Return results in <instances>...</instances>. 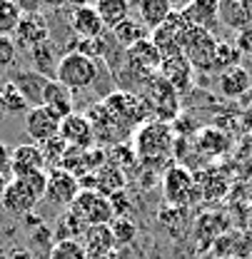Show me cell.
<instances>
[{"label":"cell","mask_w":252,"mask_h":259,"mask_svg":"<svg viewBox=\"0 0 252 259\" xmlns=\"http://www.w3.org/2000/svg\"><path fill=\"white\" fill-rule=\"evenodd\" d=\"M135 147V155L142 167L153 169V172H162L170 167V160L175 155V132L172 125L160 122V120H150L142 127H137L135 140H130Z\"/></svg>","instance_id":"1"},{"label":"cell","mask_w":252,"mask_h":259,"mask_svg":"<svg viewBox=\"0 0 252 259\" xmlns=\"http://www.w3.org/2000/svg\"><path fill=\"white\" fill-rule=\"evenodd\" d=\"M218 42H220V37H215L212 32L205 30V28L190 25V23L180 32V53L200 72H212Z\"/></svg>","instance_id":"2"},{"label":"cell","mask_w":252,"mask_h":259,"mask_svg":"<svg viewBox=\"0 0 252 259\" xmlns=\"http://www.w3.org/2000/svg\"><path fill=\"white\" fill-rule=\"evenodd\" d=\"M162 194L170 207L185 209L200 197V187H197L195 175L185 164H170L162 175Z\"/></svg>","instance_id":"3"},{"label":"cell","mask_w":252,"mask_h":259,"mask_svg":"<svg viewBox=\"0 0 252 259\" xmlns=\"http://www.w3.org/2000/svg\"><path fill=\"white\" fill-rule=\"evenodd\" d=\"M55 80L63 82L67 90H88L97 80V63L80 55V53H65L55 65Z\"/></svg>","instance_id":"4"},{"label":"cell","mask_w":252,"mask_h":259,"mask_svg":"<svg viewBox=\"0 0 252 259\" xmlns=\"http://www.w3.org/2000/svg\"><path fill=\"white\" fill-rule=\"evenodd\" d=\"M102 105L130 130L142 127L145 122L153 120V112H150V105L142 95H135V93H127V90H118L113 95H107L102 100Z\"/></svg>","instance_id":"5"},{"label":"cell","mask_w":252,"mask_h":259,"mask_svg":"<svg viewBox=\"0 0 252 259\" xmlns=\"http://www.w3.org/2000/svg\"><path fill=\"white\" fill-rule=\"evenodd\" d=\"M85 117H88V122H90V127H93V135H95V145H110V147H115V145H123V142H130L127 137L132 135V130L123 125L102 102H95L88 107V112H85Z\"/></svg>","instance_id":"6"},{"label":"cell","mask_w":252,"mask_h":259,"mask_svg":"<svg viewBox=\"0 0 252 259\" xmlns=\"http://www.w3.org/2000/svg\"><path fill=\"white\" fill-rule=\"evenodd\" d=\"M145 100L150 105V112H153V120H160V122H167L172 125L177 117H180V93L167 85L162 77H150L148 82V93H145Z\"/></svg>","instance_id":"7"},{"label":"cell","mask_w":252,"mask_h":259,"mask_svg":"<svg viewBox=\"0 0 252 259\" xmlns=\"http://www.w3.org/2000/svg\"><path fill=\"white\" fill-rule=\"evenodd\" d=\"M70 209H73V212H78V214H80V220H83L88 227L110 225V222L115 220L110 199H107V197H102L100 192H85V190H80L78 199L73 202V207H70Z\"/></svg>","instance_id":"8"},{"label":"cell","mask_w":252,"mask_h":259,"mask_svg":"<svg viewBox=\"0 0 252 259\" xmlns=\"http://www.w3.org/2000/svg\"><path fill=\"white\" fill-rule=\"evenodd\" d=\"M13 40H15V45H20L25 50H35L40 45H48L50 42V25H48L45 15H40L38 10L23 13L18 30L13 32Z\"/></svg>","instance_id":"9"},{"label":"cell","mask_w":252,"mask_h":259,"mask_svg":"<svg viewBox=\"0 0 252 259\" xmlns=\"http://www.w3.org/2000/svg\"><path fill=\"white\" fill-rule=\"evenodd\" d=\"M80 194V182L75 175L65 172L60 167L48 169V190H45V199L55 207H73V202Z\"/></svg>","instance_id":"10"},{"label":"cell","mask_w":252,"mask_h":259,"mask_svg":"<svg viewBox=\"0 0 252 259\" xmlns=\"http://www.w3.org/2000/svg\"><path fill=\"white\" fill-rule=\"evenodd\" d=\"M25 132L32 140V145H43L53 137H58L60 132V117H55L48 107L43 105H32L25 115Z\"/></svg>","instance_id":"11"},{"label":"cell","mask_w":252,"mask_h":259,"mask_svg":"<svg viewBox=\"0 0 252 259\" xmlns=\"http://www.w3.org/2000/svg\"><path fill=\"white\" fill-rule=\"evenodd\" d=\"M38 202H40V197L32 192L23 180H15V177L10 180V185L5 187V192L0 197L3 209H5L8 214H13V217H25V214H30Z\"/></svg>","instance_id":"12"},{"label":"cell","mask_w":252,"mask_h":259,"mask_svg":"<svg viewBox=\"0 0 252 259\" xmlns=\"http://www.w3.org/2000/svg\"><path fill=\"white\" fill-rule=\"evenodd\" d=\"M58 135H60V140H65L67 147H75V150L95 147L93 127H90V122H88V117L83 112H73L65 120H60V132Z\"/></svg>","instance_id":"13"},{"label":"cell","mask_w":252,"mask_h":259,"mask_svg":"<svg viewBox=\"0 0 252 259\" xmlns=\"http://www.w3.org/2000/svg\"><path fill=\"white\" fill-rule=\"evenodd\" d=\"M127 65L137 75H153V72H158L160 65H162V53H160V48L150 37H145L137 45L127 48Z\"/></svg>","instance_id":"14"},{"label":"cell","mask_w":252,"mask_h":259,"mask_svg":"<svg viewBox=\"0 0 252 259\" xmlns=\"http://www.w3.org/2000/svg\"><path fill=\"white\" fill-rule=\"evenodd\" d=\"M158 75L167 85H172L177 93H185V90H190V85H192L195 67L188 63V58H185L183 53H177V55L162 58V65H160Z\"/></svg>","instance_id":"15"},{"label":"cell","mask_w":252,"mask_h":259,"mask_svg":"<svg viewBox=\"0 0 252 259\" xmlns=\"http://www.w3.org/2000/svg\"><path fill=\"white\" fill-rule=\"evenodd\" d=\"M80 242H83V247L88 252V259H107V257H113L115 249H118L110 225L88 227Z\"/></svg>","instance_id":"16"},{"label":"cell","mask_w":252,"mask_h":259,"mask_svg":"<svg viewBox=\"0 0 252 259\" xmlns=\"http://www.w3.org/2000/svg\"><path fill=\"white\" fill-rule=\"evenodd\" d=\"M75 93L73 90H67L63 82H58L55 77H50L48 82H45V90H43V97H40V105L43 107H48L55 117H60L65 120L67 115H73L75 110H73V105H75Z\"/></svg>","instance_id":"17"},{"label":"cell","mask_w":252,"mask_h":259,"mask_svg":"<svg viewBox=\"0 0 252 259\" xmlns=\"http://www.w3.org/2000/svg\"><path fill=\"white\" fill-rule=\"evenodd\" d=\"M45 169V157L40 152L38 145H18L10 155V177H25L32 172H43Z\"/></svg>","instance_id":"18"},{"label":"cell","mask_w":252,"mask_h":259,"mask_svg":"<svg viewBox=\"0 0 252 259\" xmlns=\"http://www.w3.org/2000/svg\"><path fill=\"white\" fill-rule=\"evenodd\" d=\"M180 10L190 25L205 28L210 32L215 28V23L220 20V3L218 0H192L188 5H183Z\"/></svg>","instance_id":"19"},{"label":"cell","mask_w":252,"mask_h":259,"mask_svg":"<svg viewBox=\"0 0 252 259\" xmlns=\"http://www.w3.org/2000/svg\"><path fill=\"white\" fill-rule=\"evenodd\" d=\"M70 25H73L75 35L83 37V40H88V37H102V30H105V25H102L95 5H75V10L70 15Z\"/></svg>","instance_id":"20"},{"label":"cell","mask_w":252,"mask_h":259,"mask_svg":"<svg viewBox=\"0 0 252 259\" xmlns=\"http://www.w3.org/2000/svg\"><path fill=\"white\" fill-rule=\"evenodd\" d=\"M252 90V75L242 67H230L220 75V95L227 100H237V97L247 95Z\"/></svg>","instance_id":"21"},{"label":"cell","mask_w":252,"mask_h":259,"mask_svg":"<svg viewBox=\"0 0 252 259\" xmlns=\"http://www.w3.org/2000/svg\"><path fill=\"white\" fill-rule=\"evenodd\" d=\"M220 23L237 32L250 28L252 3H245V0H225V3H220Z\"/></svg>","instance_id":"22"},{"label":"cell","mask_w":252,"mask_h":259,"mask_svg":"<svg viewBox=\"0 0 252 259\" xmlns=\"http://www.w3.org/2000/svg\"><path fill=\"white\" fill-rule=\"evenodd\" d=\"M195 147L205 157H222L230 150V137L218 127H202L195 135Z\"/></svg>","instance_id":"23"},{"label":"cell","mask_w":252,"mask_h":259,"mask_svg":"<svg viewBox=\"0 0 252 259\" xmlns=\"http://www.w3.org/2000/svg\"><path fill=\"white\" fill-rule=\"evenodd\" d=\"M95 180H97V190L102 197H113L118 192H125V185H127V175L125 169H120L118 164L107 162L105 167H100L95 172Z\"/></svg>","instance_id":"24"},{"label":"cell","mask_w":252,"mask_h":259,"mask_svg":"<svg viewBox=\"0 0 252 259\" xmlns=\"http://www.w3.org/2000/svg\"><path fill=\"white\" fill-rule=\"evenodd\" d=\"M137 13H140V23L153 32L155 28L165 25V20L172 13V5L167 0H142L137 3Z\"/></svg>","instance_id":"25"},{"label":"cell","mask_w":252,"mask_h":259,"mask_svg":"<svg viewBox=\"0 0 252 259\" xmlns=\"http://www.w3.org/2000/svg\"><path fill=\"white\" fill-rule=\"evenodd\" d=\"M88 225L80 220L78 212H73L70 207L63 209V214L58 217V222L53 227V239L55 242H65V239H83Z\"/></svg>","instance_id":"26"},{"label":"cell","mask_w":252,"mask_h":259,"mask_svg":"<svg viewBox=\"0 0 252 259\" xmlns=\"http://www.w3.org/2000/svg\"><path fill=\"white\" fill-rule=\"evenodd\" d=\"M50 77H43L40 72H35V70H23V72H18L15 77H13V82L18 85V90L25 95L28 102H35V105H40V97H43V90H45V82H48Z\"/></svg>","instance_id":"27"},{"label":"cell","mask_w":252,"mask_h":259,"mask_svg":"<svg viewBox=\"0 0 252 259\" xmlns=\"http://www.w3.org/2000/svg\"><path fill=\"white\" fill-rule=\"evenodd\" d=\"M113 35H115V40H118V45H123V48H132V45H137L140 40H145V37H150V30L140 23V20H132L130 15H127L125 20L118 25V28H113Z\"/></svg>","instance_id":"28"},{"label":"cell","mask_w":252,"mask_h":259,"mask_svg":"<svg viewBox=\"0 0 252 259\" xmlns=\"http://www.w3.org/2000/svg\"><path fill=\"white\" fill-rule=\"evenodd\" d=\"M95 10H97V15H100L105 28H118L127 18L130 5L125 0H100V3H95Z\"/></svg>","instance_id":"29"},{"label":"cell","mask_w":252,"mask_h":259,"mask_svg":"<svg viewBox=\"0 0 252 259\" xmlns=\"http://www.w3.org/2000/svg\"><path fill=\"white\" fill-rule=\"evenodd\" d=\"M0 93H3V112H10V115H28L30 102L25 100V95L18 90V85H15L13 80H8V82L0 88Z\"/></svg>","instance_id":"30"},{"label":"cell","mask_w":252,"mask_h":259,"mask_svg":"<svg viewBox=\"0 0 252 259\" xmlns=\"http://www.w3.org/2000/svg\"><path fill=\"white\" fill-rule=\"evenodd\" d=\"M67 53H80V55H85V58H90V60L97 63L100 58L107 55V42H105L102 37H88V40L75 37V40L67 45Z\"/></svg>","instance_id":"31"},{"label":"cell","mask_w":252,"mask_h":259,"mask_svg":"<svg viewBox=\"0 0 252 259\" xmlns=\"http://www.w3.org/2000/svg\"><path fill=\"white\" fill-rule=\"evenodd\" d=\"M240 58L242 53L235 48V42H227V40H220L218 42V50H215V65H212V72H225L230 67H237L240 65Z\"/></svg>","instance_id":"32"},{"label":"cell","mask_w":252,"mask_h":259,"mask_svg":"<svg viewBox=\"0 0 252 259\" xmlns=\"http://www.w3.org/2000/svg\"><path fill=\"white\" fill-rule=\"evenodd\" d=\"M23 18V8L13 0H0V35H10L18 30V23Z\"/></svg>","instance_id":"33"},{"label":"cell","mask_w":252,"mask_h":259,"mask_svg":"<svg viewBox=\"0 0 252 259\" xmlns=\"http://www.w3.org/2000/svg\"><path fill=\"white\" fill-rule=\"evenodd\" d=\"M48 259H88V252L80 239H65V242H55L50 247Z\"/></svg>","instance_id":"34"},{"label":"cell","mask_w":252,"mask_h":259,"mask_svg":"<svg viewBox=\"0 0 252 259\" xmlns=\"http://www.w3.org/2000/svg\"><path fill=\"white\" fill-rule=\"evenodd\" d=\"M38 147H40V152H43V157H45V167H48V169L60 167L65 152H67V145H65V140H60V135L53 137V140H48V142H43V145H38Z\"/></svg>","instance_id":"35"},{"label":"cell","mask_w":252,"mask_h":259,"mask_svg":"<svg viewBox=\"0 0 252 259\" xmlns=\"http://www.w3.org/2000/svg\"><path fill=\"white\" fill-rule=\"evenodd\" d=\"M110 229H113V237H115V244H118V247L130 244V242L135 239V234H137V229H135L130 217H115V220L110 222Z\"/></svg>","instance_id":"36"},{"label":"cell","mask_w":252,"mask_h":259,"mask_svg":"<svg viewBox=\"0 0 252 259\" xmlns=\"http://www.w3.org/2000/svg\"><path fill=\"white\" fill-rule=\"evenodd\" d=\"M107 162L118 164L120 169H125L127 164H135V162H137V155H135L132 142H123V145L110 147V150H107Z\"/></svg>","instance_id":"37"},{"label":"cell","mask_w":252,"mask_h":259,"mask_svg":"<svg viewBox=\"0 0 252 259\" xmlns=\"http://www.w3.org/2000/svg\"><path fill=\"white\" fill-rule=\"evenodd\" d=\"M18 58V45L10 35H0V70L5 67H13Z\"/></svg>","instance_id":"38"},{"label":"cell","mask_w":252,"mask_h":259,"mask_svg":"<svg viewBox=\"0 0 252 259\" xmlns=\"http://www.w3.org/2000/svg\"><path fill=\"white\" fill-rule=\"evenodd\" d=\"M32 60H35V72H40L43 77H45V72L50 70V55H53V50H50V42L48 45H40V48H35L30 50Z\"/></svg>","instance_id":"39"},{"label":"cell","mask_w":252,"mask_h":259,"mask_svg":"<svg viewBox=\"0 0 252 259\" xmlns=\"http://www.w3.org/2000/svg\"><path fill=\"white\" fill-rule=\"evenodd\" d=\"M107 199H110V204H113V214H115V217H127V214H130V209H132V204L127 202L125 192L113 194V197H107Z\"/></svg>","instance_id":"40"},{"label":"cell","mask_w":252,"mask_h":259,"mask_svg":"<svg viewBox=\"0 0 252 259\" xmlns=\"http://www.w3.org/2000/svg\"><path fill=\"white\" fill-rule=\"evenodd\" d=\"M235 48H237L242 55H252V25L237 32V37H235Z\"/></svg>","instance_id":"41"},{"label":"cell","mask_w":252,"mask_h":259,"mask_svg":"<svg viewBox=\"0 0 252 259\" xmlns=\"http://www.w3.org/2000/svg\"><path fill=\"white\" fill-rule=\"evenodd\" d=\"M10 155H13V150L0 142V172L8 175V177H10ZM10 180H13V177H10Z\"/></svg>","instance_id":"42"},{"label":"cell","mask_w":252,"mask_h":259,"mask_svg":"<svg viewBox=\"0 0 252 259\" xmlns=\"http://www.w3.org/2000/svg\"><path fill=\"white\" fill-rule=\"evenodd\" d=\"M5 259H35V254L25 247H13V249L5 252Z\"/></svg>","instance_id":"43"},{"label":"cell","mask_w":252,"mask_h":259,"mask_svg":"<svg viewBox=\"0 0 252 259\" xmlns=\"http://www.w3.org/2000/svg\"><path fill=\"white\" fill-rule=\"evenodd\" d=\"M8 185H10V177L0 172V197H3V192H5V187H8Z\"/></svg>","instance_id":"44"},{"label":"cell","mask_w":252,"mask_h":259,"mask_svg":"<svg viewBox=\"0 0 252 259\" xmlns=\"http://www.w3.org/2000/svg\"><path fill=\"white\" fill-rule=\"evenodd\" d=\"M0 112H3V93H0Z\"/></svg>","instance_id":"45"},{"label":"cell","mask_w":252,"mask_h":259,"mask_svg":"<svg viewBox=\"0 0 252 259\" xmlns=\"http://www.w3.org/2000/svg\"><path fill=\"white\" fill-rule=\"evenodd\" d=\"M247 259H252V254H250V257H247Z\"/></svg>","instance_id":"46"}]
</instances>
